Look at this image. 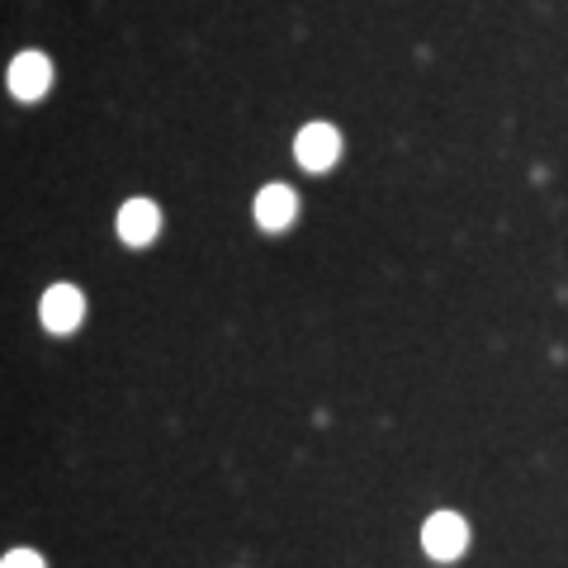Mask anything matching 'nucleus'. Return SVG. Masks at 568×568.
Listing matches in <instances>:
<instances>
[{"label":"nucleus","instance_id":"5","mask_svg":"<svg viewBox=\"0 0 568 568\" xmlns=\"http://www.w3.org/2000/svg\"><path fill=\"white\" fill-rule=\"evenodd\" d=\"M156 227H162V213H156L152 200H129L119 209V237L133 242V246H148L156 237Z\"/></svg>","mask_w":568,"mask_h":568},{"label":"nucleus","instance_id":"7","mask_svg":"<svg viewBox=\"0 0 568 568\" xmlns=\"http://www.w3.org/2000/svg\"><path fill=\"white\" fill-rule=\"evenodd\" d=\"M0 568H43V559L33 555V549H14V555H6V564Z\"/></svg>","mask_w":568,"mask_h":568},{"label":"nucleus","instance_id":"2","mask_svg":"<svg viewBox=\"0 0 568 568\" xmlns=\"http://www.w3.org/2000/svg\"><path fill=\"white\" fill-rule=\"evenodd\" d=\"M422 545H426V555L432 559H459L465 555V545H469V526L455 517V511H436L432 521H426L422 530Z\"/></svg>","mask_w":568,"mask_h":568},{"label":"nucleus","instance_id":"4","mask_svg":"<svg viewBox=\"0 0 568 568\" xmlns=\"http://www.w3.org/2000/svg\"><path fill=\"white\" fill-rule=\"evenodd\" d=\"M81 313H85V298H81V290H71V284H52L43 294V327L48 332H71L81 323Z\"/></svg>","mask_w":568,"mask_h":568},{"label":"nucleus","instance_id":"3","mask_svg":"<svg viewBox=\"0 0 568 568\" xmlns=\"http://www.w3.org/2000/svg\"><path fill=\"white\" fill-rule=\"evenodd\" d=\"M48 85H52V62L43 52H20V58L10 62V91L20 100H39Z\"/></svg>","mask_w":568,"mask_h":568},{"label":"nucleus","instance_id":"1","mask_svg":"<svg viewBox=\"0 0 568 568\" xmlns=\"http://www.w3.org/2000/svg\"><path fill=\"white\" fill-rule=\"evenodd\" d=\"M294 156L304 171H327L336 156H342V138H336L332 123H308V129L294 138Z\"/></svg>","mask_w":568,"mask_h":568},{"label":"nucleus","instance_id":"6","mask_svg":"<svg viewBox=\"0 0 568 568\" xmlns=\"http://www.w3.org/2000/svg\"><path fill=\"white\" fill-rule=\"evenodd\" d=\"M294 219V190L290 185H265L261 194H256V223L261 227H284Z\"/></svg>","mask_w":568,"mask_h":568}]
</instances>
